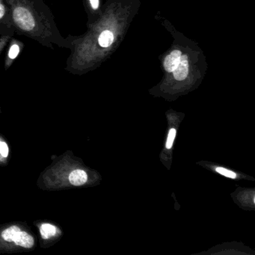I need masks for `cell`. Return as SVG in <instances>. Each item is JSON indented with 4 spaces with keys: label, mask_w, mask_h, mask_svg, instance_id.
Returning a JSON list of instances; mask_svg holds the SVG:
<instances>
[{
    "label": "cell",
    "mask_w": 255,
    "mask_h": 255,
    "mask_svg": "<svg viewBox=\"0 0 255 255\" xmlns=\"http://www.w3.org/2000/svg\"><path fill=\"white\" fill-rule=\"evenodd\" d=\"M69 182L73 186H80L85 184L88 180V175L83 170L76 169L69 174Z\"/></svg>",
    "instance_id": "obj_5"
},
{
    "label": "cell",
    "mask_w": 255,
    "mask_h": 255,
    "mask_svg": "<svg viewBox=\"0 0 255 255\" xmlns=\"http://www.w3.org/2000/svg\"><path fill=\"white\" fill-rule=\"evenodd\" d=\"M176 130L174 129H171L168 133V138H167L166 147L168 149L171 148L174 143V138H175Z\"/></svg>",
    "instance_id": "obj_9"
},
{
    "label": "cell",
    "mask_w": 255,
    "mask_h": 255,
    "mask_svg": "<svg viewBox=\"0 0 255 255\" xmlns=\"http://www.w3.org/2000/svg\"><path fill=\"white\" fill-rule=\"evenodd\" d=\"M19 52H20V48H19L18 46L13 45L11 49H10L9 53H8L10 59H15L17 55H18Z\"/></svg>",
    "instance_id": "obj_11"
},
{
    "label": "cell",
    "mask_w": 255,
    "mask_h": 255,
    "mask_svg": "<svg viewBox=\"0 0 255 255\" xmlns=\"http://www.w3.org/2000/svg\"><path fill=\"white\" fill-rule=\"evenodd\" d=\"M1 237L5 241L14 243L24 249H32L35 245L33 237L26 231H21L17 225H12L2 231Z\"/></svg>",
    "instance_id": "obj_1"
},
{
    "label": "cell",
    "mask_w": 255,
    "mask_h": 255,
    "mask_svg": "<svg viewBox=\"0 0 255 255\" xmlns=\"http://www.w3.org/2000/svg\"><path fill=\"white\" fill-rule=\"evenodd\" d=\"M90 2L94 9H97L99 6V0H90Z\"/></svg>",
    "instance_id": "obj_12"
},
{
    "label": "cell",
    "mask_w": 255,
    "mask_h": 255,
    "mask_svg": "<svg viewBox=\"0 0 255 255\" xmlns=\"http://www.w3.org/2000/svg\"><path fill=\"white\" fill-rule=\"evenodd\" d=\"M13 17L14 22L23 30L31 31L35 27V20L32 14L23 7L16 8L14 11Z\"/></svg>",
    "instance_id": "obj_2"
},
{
    "label": "cell",
    "mask_w": 255,
    "mask_h": 255,
    "mask_svg": "<svg viewBox=\"0 0 255 255\" xmlns=\"http://www.w3.org/2000/svg\"><path fill=\"white\" fill-rule=\"evenodd\" d=\"M40 232H41L42 238L44 240H47V239L55 237L57 234L58 230L57 228L54 225L44 223L40 228Z\"/></svg>",
    "instance_id": "obj_6"
},
{
    "label": "cell",
    "mask_w": 255,
    "mask_h": 255,
    "mask_svg": "<svg viewBox=\"0 0 255 255\" xmlns=\"http://www.w3.org/2000/svg\"><path fill=\"white\" fill-rule=\"evenodd\" d=\"M216 171L222 175L229 177V178L234 179L237 177V174L234 171H230V170L226 169V168H216Z\"/></svg>",
    "instance_id": "obj_8"
},
{
    "label": "cell",
    "mask_w": 255,
    "mask_h": 255,
    "mask_svg": "<svg viewBox=\"0 0 255 255\" xmlns=\"http://www.w3.org/2000/svg\"><path fill=\"white\" fill-rule=\"evenodd\" d=\"M8 147L5 141H0V154L3 157H7L8 156Z\"/></svg>",
    "instance_id": "obj_10"
},
{
    "label": "cell",
    "mask_w": 255,
    "mask_h": 255,
    "mask_svg": "<svg viewBox=\"0 0 255 255\" xmlns=\"http://www.w3.org/2000/svg\"><path fill=\"white\" fill-rule=\"evenodd\" d=\"M113 40H114L113 34L110 31L106 30L101 34L98 41L101 47H108L113 44Z\"/></svg>",
    "instance_id": "obj_7"
},
{
    "label": "cell",
    "mask_w": 255,
    "mask_h": 255,
    "mask_svg": "<svg viewBox=\"0 0 255 255\" xmlns=\"http://www.w3.org/2000/svg\"><path fill=\"white\" fill-rule=\"evenodd\" d=\"M182 53L180 50H174L164 61V68L168 72H173L180 62Z\"/></svg>",
    "instance_id": "obj_4"
},
{
    "label": "cell",
    "mask_w": 255,
    "mask_h": 255,
    "mask_svg": "<svg viewBox=\"0 0 255 255\" xmlns=\"http://www.w3.org/2000/svg\"><path fill=\"white\" fill-rule=\"evenodd\" d=\"M174 78L179 81L184 80L189 74V60L186 55H181L180 62L174 71Z\"/></svg>",
    "instance_id": "obj_3"
},
{
    "label": "cell",
    "mask_w": 255,
    "mask_h": 255,
    "mask_svg": "<svg viewBox=\"0 0 255 255\" xmlns=\"http://www.w3.org/2000/svg\"><path fill=\"white\" fill-rule=\"evenodd\" d=\"M4 14H5V8H4L3 5L0 4V19L3 17Z\"/></svg>",
    "instance_id": "obj_13"
}]
</instances>
